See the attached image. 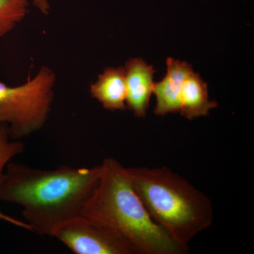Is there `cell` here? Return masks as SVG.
<instances>
[{"instance_id":"6da1fadb","label":"cell","mask_w":254,"mask_h":254,"mask_svg":"<svg viewBox=\"0 0 254 254\" xmlns=\"http://www.w3.org/2000/svg\"><path fill=\"white\" fill-rule=\"evenodd\" d=\"M101 171V165L45 170L11 161L0 186V200L20 205L33 232L51 237L60 224L81 215Z\"/></svg>"},{"instance_id":"7a4b0ae2","label":"cell","mask_w":254,"mask_h":254,"mask_svg":"<svg viewBox=\"0 0 254 254\" xmlns=\"http://www.w3.org/2000/svg\"><path fill=\"white\" fill-rule=\"evenodd\" d=\"M99 182L81 215L123 237L138 254H186L189 246L173 240L150 218L132 187L127 168L116 159L101 164Z\"/></svg>"},{"instance_id":"3957f363","label":"cell","mask_w":254,"mask_h":254,"mask_svg":"<svg viewBox=\"0 0 254 254\" xmlns=\"http://www.w3.org/2000/svg\"><path fill=\"white\" fill-rule=\"evenodd\" d=\"M127 172L150 218L178 243L189 246L213 224L210 198L168 167H133Z\"/></svg>"},{"instance_id":"277c9868","label":"cell","mask_w":254,"mask_h":254,"mask_svg":"<svg viewBox=\"0 0 254 254\" xmlns=\"http://www.w3.org/2000/svg\"><path fill=\"white\" fill-rule=\"evenodd\" d=\"M56 74L43 66L33 77L11 86L0 81V124H6L9 136L21 141L43 128L55 99Z\"/></svg>"},{"instance_id":"5b68a950","label":"cell","mask_w":254,"mask_h":254,"mask_svg":"<svg viewBox=\"0 0 254 254\" xmlns=\"http://www.w3.org/2000/svg\"><path fill=\"white\" fill-rule=\"evenodd\" d=\"M51 237L75 254H138L117 232L81 215L60 224Z\"/></svg>"},{"instance_id":"8992f818","label":"cell","mask_w":254,"mask_h":254,"mask_svg":"<svg viewBox=\"0 0 254 254\" xmlns=\"http://www.w3.org/2000/svg\"><path fill=\"white\" fill-rule=\"evenodd\" d=\"M124 68L127 108L133 112L137 118H144L149 106L150 97L153 94L155 69L142 58L128 60Z\"/></svg>"},{"instance_id":"52a82bcc","label":"cell","mask_w":254,"mask_h":254,"mask_svg":"<svg viewBox=\"0 0 254 254\" xmlns=\"http://www.w3.org/2000/svg\"><path fill=\"white\" fill-rule=\"evenodd\" d=\"M166 63V75L153 86V94L156 97L154 113L160 116L180 113L184 82L193 71L191 64L187 62L168 58Z\"/></svg>"},{"instance_id":"ba28073f","label":"cell","mask_w":254,"mask_h":254,"mask_svg":"<svg viewBox=\"0 0 254 254\" xmlns=\"http://www.w3.org/2000/svg\"><path fill=\"white\" fill-rule=\"evenodd\" d=\"M92 98L110 111L127 109L126 81L124 67H108L90 86Z\"/></svg>"},{"instance_id":"9c48e42d","label":"cell","mask_w":254,"mask_h":254,"mask_svg":"<svg viewBox=\"0 0 254 254\" xmlns=\"http://www.w3.org/2000/svg\"><path fill=\"white\" fill-rule=\"evenodd\" d=\"M180 101V113L190 120L208 116L210 110L218 106L216 101L209 99L207 83L193 71L184 82Z\"/></svg>"},{"instance_id":"30bf717a","label":"cell","mask_w":254,"mask_h":254,"mask_svg":"<svg viewBox=\"0 0 254 254\" xmlns=\"http://www.w3.org/2000/svg\"><path fill=\"white\" fill-rule=\"evenodd\" d=\"M30 0H0V38L11 33L26 18Z\"/></svg>"},{"instance_id":"8fae6325","label":"cell","mask_w":254,"mask_h":254,"mask_svg":"<svg viewBox=\"0 0 254 254\" xmlns=\"http://www.w3.org/2000/svg\"><path fill=\"white\" fill-rule=\"evenodd\" d=\"M21 141H14L9 136V128L6 124H0V186L4 180L5 169L14 157L24 151Z\"/></svg>"},{"instance_id":"7c38bea8","label":"cell","mask_w":254,"mask_h":254,"mask_svg":"<svg viewBox=\"0 0 254 254\" xmlns=\"http://www.w3.org/2000/svg\"><path fill=\"white\" fill-rule=\"evenodd\" d=\"M0 220H3V221L8 222V223L14 225V226L33 232L31 227L28 225L27 222H23L22 220H18V219L13 218V217L9 216V215L3 213L1 211H0Z\"/></svg>"},{"instance_id":"4fadbf2b","label":"cell","mask_w":254,"mask_h":254,"mask_svg":"<svg viewBox=\"0 0 254 254\" xmlns=\"http://www.w3.org/2000/svg\"><path fill=\"white\" fill-rule=\"evenodd\" d=\"M31 4L43 15L49 14L51 9L50 0H30Z\"/></svg>"}]
</instances>
